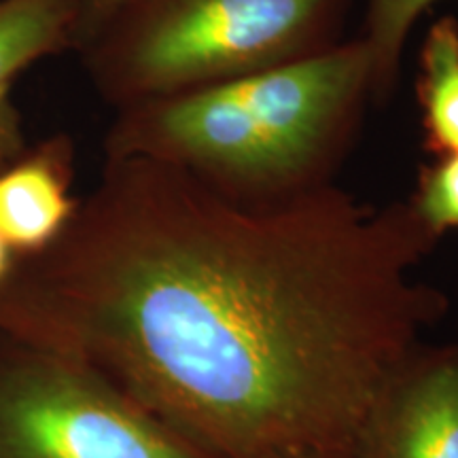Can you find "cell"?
<instances>
[{"label":"cell","instance_id":"cell-1","mask_svg":"<svg viewBox=\"0 0 458 458\" xmlns=\"http://www.w3.org/2000/svg\"><path fill=\"white\" fill-rule=\"evenodd\" d=\"M439 238L337 185L240 206L105 157L54 244L15 257L0 331L89 365L215 458H351L377 391L450 310Z\"/></svg>","mask_w":458,"mask_h":458},{"label":"cell","instance_id":"cell-2","mask_svg":"<svg viewBox=\"0 0 458 458\" xmlns=\"http://www.w3.org/2000/svg\"><path fill=\"white\" fill-rule=\"evenodd\" d=\"M374 105L363 38L232 81L117 108L105 157L176 165L240 206H276L335 185Z\"/></svg>","mask_w":458,"mask_h":458},{"label":"cell","instance_id":"cell-3","mask_svg":"<svg viewBox=\"0 0 458 458\" xmlns=\"http://www.w3.org/2000/svg\"><path fill=\"white\" fill-rule=\"evenodd\" d=\"M352 7L354 0H119L74 54L117 111L335 47Z\"/></svg>","mask_w":458,"mask_h":458},{"label":"cell","instance_id":"cell-4","mask_svg":"<svg viewBox=\"0 0 458 458\" xmlns=\"http://www.w3.org/2000/svg\"><path fill=\"white\" fill-rule=\"evenodd\" d=\"M0 458H215L89 365L0 331Z\"/></svg>","mask_w":458,"mask_h":458},{"label":"cell","instance_id":"cell-5","mask_svg":"<svg viewBox=\"0 0 458 458\" xmlns=\"http://www.w3.org/2000/svg\"><path fill=\"white\" fill-rule=\"evenodd\" d=\"M351 458H458V342L418 344L369 405Z\"/></svg>","mask_w":458,"mask_h":458},{"label":"cell","instance_id":"cell-6","mask_svg":"<svg viewBox=\"0 0 458 458\" xmlns=\"http://www.w3.org/2000/svg\"><path fill=\"white\" fill-rule=\"evenodd\" d=\"M74 159V140L62 131L0 168V236L15 257L41 253L77 213Z\"/></svg>","mask_w":458,"mask_h":458},{"label":"cell","instance_id":"cell-7","mask_svg":"<svg viewBox=\"0 0 458 458\" xmlns=\"http://www.w3.org/2000/svg\"><path fill=\"white\" fill-rule=\"evenodd\" d=\"M81 0H0V168L28 148L15 79L45 57L74 51Z\"/></svg>","mask_w":458,"mask_h":458},{"label":"cell","instance_id":"cell-8","mask_svg":"<svg viewBox=\"0 0 458 458\" xmlns=\"http://www.w3.org/2000/svg\"><path fill=\"white\" fill-rule=\"evenodd\" d=\"M422 148L428 157L458 153V20L437 17L418 49L414 83Z\"/></svg>","mask_w":458,"mask_h":458},{"label":"cell","instance_id":"cell-9","mask_svg":"<svg viewBox=\"0 0 458 458\" xmlns=\"http://www.w3.org/2000/svg\"><path fill=\"white\" fill-rule=\"evenodd\" d=\"M439 0H368L359 37L374 64V106L386 105L399 85L401 57L411 28Z\"/></svg>","mask_w":458,"mask_h":458},{"label":"cell","instance_id":"cell-10","mask_svg":"<svg viewBox=\"0 0 458 458\" xmlns=\"http://www.w3.org/2000/svg\"><path fill=\"white\" fill-rule=\"evenodd\" d=\"M408 204L439 240L452 229H458V153L437 156L420 164Z\"/></svg>","mask_w":458,"mask_h":458},{"label":"cell","instance_id":"cell-11","mask_svg":"<svg viewBox=\"0 0 458 458\" xmlns=\"http://www.w3.org/2000/svg\"><path fill=\"white\" fill-rule=\"evenodd\" d=\"M117 3L119 0H81V21H79L77 47L79 43H81L83 38L88 37V34L94 30V28L98 26L108 13H111Z\"/></svg>","mask_w":458,"mask_h":458},{"label":"cell","instance_id":"cell-12","mask_svg":"<svg viewBox=\"0 0 458 458\" xmlns=\"http://www.w3.org/2000/svg\"><path fill=\"white\" fill-rule=\"evenodd\" d=\"M13 263H15V253L11 250L7 240L0 236V284L7 280L11 270H13Z\"/></svg>","mask_w":458,"mask_h":458}]
</instances>
